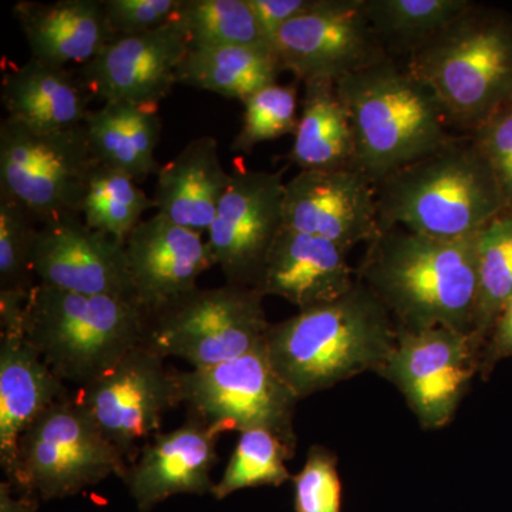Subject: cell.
<instances>
[{"mask_svg": "<svg viewBox=\"0 0 512 512\" xmlns=\"http://www.w3.org/2000/svg\"><path fill=\"white\" fill-rule=\"evenodd\" d=\"M477 237L447 239L394 227L367 244L363 282L397 329L450 328L474 333Z\"/></svg>", "mask_w": 512, "mask_h": 512, "instance_id": "obj_1", "label": "cell"}, {"mask_svg": "<svg viewBox=\"0 0 512 512\" xmlns=\"http://www.w3.org/2000/svg\"><path fill=\"white\" fill-rule=\"evenodd\" d=\"M396 340L392 315L357 279L342 298L271 325L266 353L301 400L363 373L382 372Z\"/></svg>", "mask_w": 512, "mask_h": 512, "instance_id": "obj_2", "label": "cell"}, {"mask_svg": "<svg viewBox=\"0 0 512 512\" xmlns=\"http://www.w3.org/2000/svg\"><path fill=\"white\" fill-rule=\"evenodd\" d=\"M380 231L476 237L507 212L503 192L473 134H454L429 156L377 184Z\"/></svg>", "mask_w": 512, "mask_h": 512, "instance_id": "obj_3", "label": "cell"}, {"mask_svg": "<svg viewBox=\"0 0 512 512\" xmlns=\"http://www.w3.org/2000/svg\"><path fill=\"white\" fill-rule=\"evenodd\" d=\"M336 89L355 130V167L376 185L454 136L430 87L394 56L342 77Z\"/></svg>", "mask_w": 512, "mask_h": 512, "instance_id": "obj_4", "label": "cell"}, {"mask_svg": "<svg viewBox=\"0 0 512 512\" xmlns=\"http://www.w3.org/2000/svg\"><path fill=\"white\" fill-rule=\"evenodd\" d=\"M406 62L451 126L473 134L512 100V16L474 3Z\"/></svg>", "mask_w": 512, "mask_h": 512, "instance_id": "obj_5", "label": "cell"}, {"mask_svg": "<svg viewBox=\"0 0 512 512\" xmlns=\"http://www.w3.org/2000/svg\"><path fill=\"white\" fill-rule=\"evenodd\" d=\"M147 322L140 303L42 284L30 291L25 309L26 340L60 380L77 387L143 345Z\"/></svg>", "mask_w": 512, "mask_h": 512, "instance_id": "obj_6", "label": "cell"}, {"mask_svg": "<svg viewBox=\"0 0 512 512\" xmlns=\"http://www.w3.org/2000/svg\"><path fill=\"white\" fill-rule=\"evenodd\" d=\"M262 293L225 284L185 293L148 315L144 346L205 369L265 348L271 323Z\"/></svg>", "mask_w": 512, "mask_h": 512, "instance_id": "obj_7", "label": "cell"}, {"mask_svg": "<svg viewBox=\"0 0 512 512\" xmlns=\"http://www.w3.org/2000/svg\"><path fill=\"white\" fill-rule=\"evenodd\" d=\"M127 468V458L70 396L40 414L20 437L10 484L40 501L63 500L111 476L123 480Z\"/></svg>", "mask_w": 512, "mask_h": 512, "instance_id": "obj_8", "label": "cell"}, {"mask_svg": "<svg viewBox=\"0 0 512 512\" xmlns=\"http://www.w3.org/2000/svg\"><path fill=\"white\" fill-rule=\"evenodd\" d=\"M96 167L83 124L42 133L9 117L0 123V192L20 202L37 224L82 215Z\"/></svg>", "mask_w": 512, "mask_h": 512, "instance_id": "obj_9", "label": "cell"}, {"mask_svg": "<svg viewBox=\"0 0 512 512\" xmlns=\"http://www.w3.org/2000/svg\"><path fill=\"white\" fill-rule=\"evenodd\" d=\"M181 403L222 433L268 429L296 443L299 399L275 372L265 348L205 369L178 372Z\"/></svg>", "mask_w": 512, "mask_h": 512, "instance_id": "obj_10", "label": "cell"}, {"mask_svg": "<svg viewBox=\"0 0 512 512\" xmlns=\"http://www.w3.org/2000/svg\"><path fill=\"white\" fill-rule=\"evenodd\" d=\"M484 342L450 328L397 329L396 346L379 375L402 392L424 429H443L481 372Z\"/></svg>", "mask_w": 512, "mask_h": 512, "instance_id": "obj_11", "label": "cell"}, {"mask_svg": "<svg viewBox=\"0 0 512 512\" xmlns=\"http://www.w3.org/2000/svg\"><path fill=\"white\" fill-rule=\"evenodd\" d=\"M73 400L128 464L137 458L138 441L157 434L164 414L183 404L178 372L144 345L131 350L109 372L77 387Z\"/></svg>", "mask_w": 512, "mask_h": 512, "instance_id": "obj_12", "label": "cell"}, {"mask_svg": "<svg viewBox=\"0 0 512 512\" xmlns=\"http://www.w3.org/2000/svg\"><path fill=\"white\" fill-rule=\"evenodd\" d=\"M272 49L282 72L301 82H338L389 56L367 18L365 0H316L279 29Z\"/></svg>", "mask_w": 512, "mask_h": 512, "instance_id": "obj_13", "label": "cell"}, {"mask_svg": "<svg viewBox=\"0 0 512 512\" xmlns=\"http://www.w3.org/2000/svg\"><path fill=\"white\" fill-rule=\"evenodd\" d=\"M285 171L239 170L208 229L215 264L227 284L256 288L284 228Z\"/></svg>", "mask_w": 512, "mask_h": 512, "instance_id": "obj_14", "label": "cell"}, {"mask_svg": "<svg viewBox=\"0 0 512 512\" xmlns=\"http://www.w3.org/2000/svg\"><path fill=\"white\" fill-rule=\"evenodd\" d=\"M28 296L0 291V466L9 483L18 466L20 437L40 414L70 397L66 383L26 340Z\"/></svg>", "mask_w": 512, "mask_h": 512, "instance_id": "obj_15", "label": "cell"}, {"mask_svg": "<svg viewBox=\"0 0 512 512\" xmlns=\"http://www.w3.org/2000/svg\"><path fill=\"white\" fill-rule=\"evenodd\" d=\"M190 50V39L177 19L151 32L117 36L80 66L77 77L90 97L126 101L157 109L178 84V67Z\"/></svg>", "mask_w": 512, "mask_h": 512, "instance_id": "obj_16", "label": "cell"}, {"mask_svg": "<svg viewBox=\"0 0 512 512\" xmlns=\"http://www.w3.org/2000/svg\"><path fill=\"white\" fill-rule=\"evenodd\" d=\"M33 272L37 284L60 291L137 302L126 244L90 228L82 215L40 225L33 248Z\"/></svg>", "mask_w": 512, "mask_h": 512, "instance_id": "obj_17", "label": "cell"}, {"mask_svg": "<svg viewBox=\"0 0 512 512\" xmlns=\"http://www.w3.org/2000/svg\"><path fill=\"white\" fill-rule=\"evenodd\" d=\"M284 227L350 251L380 234L377 185L356 167L299 171L285 184Z\"/></svg>", "mask_w": 512, "mask_h": 512, "instance_id": "obj_18", "label": "cell"}, {"mask_svg": "<svg viewBox=\"0 0 512 512\" xmlns=\"http://www.w3.org/2000/svg\"><path fill=\"white\" fill-rule=\"evenodd\" d=\"M221 434L217 426L191 414L178 429L157 433L123 477L138 510L151 511L175 494H211Z\"/></svg>", "mask_w": 512, "mask_h": 512, "instance_id": "obj_19", "label": "cell"}, {"mask_svg": "<svg viewBox=\"0 0 512 512\" xmlns=\"http://www.w3.org/2000/svg\"><path fill=\"white\" fill-rule=\"evenodd\" d=\"M126 254L137 302L148 315L198 288L200 276L217 266L201 234L157 212L131 232Z\"/></svg>", "mask_w": 512, "mask_h": 512, "instance_id": "obj_20", "label": "cell"}, {"mask_svg": "<svg viewBox=\"0 0 512 512\" xmlns=\"http://www.w3.org/2000/svg\"><path fill=\"white\" fill-rule=\"evenodd\" d=\"M348 252L326 239L284 227L255 289L285 299L299 311L336 301L357 282Z\"/></svg>", "mask_w": 512, "mask_h": 512, "instance_id": "obj_21", "label": "cell"}, {"mask_svg": "<svg viewBox=\"0 0 512 512\" xmlns=\"http://www.w3.org/2000/svg\"><path fill=\"white\" fill-rule=\"evenodd\" d=\"M13 16L33 59L53 66H83L117 37L103 0H20L13 6Z\"/></svg>", "mask_w": 512, "mask_h": 512, "instance_id": "obj_22", "label": "cell"}, {"mask_svg": "<svg viewBox=\"0 0 512 512\" xmlns=\"http://www.w3.org/2000/svg\"><path fill=\"white\" fill-rule=\"evenodd\" d=\"M231 180L218 141L212 136L195 138L158 170L156 212L202 235L214 222Z\"/></svg>", "mask_w": 512, "mask_h": 512, "instance_id": "obj_23", "label": "cell"}, {"mask_svg": "<svg viewBox=\"0 0 512 512\" xmlns=\"http://www.w3.org/2000/svg\"><path fill=\"white\" fill-rule=\"evenodd\" d=\"M89 101L83 83L67 67L30 57L3 74L6 117L42 133L82 126L90 111Z\"/></svg>", "mask_w": 512, "mask_h": 512, "instance_id": "obj_24", "label": "cell"}, {"mask_svg": "<svg viewBox=\"0 0 512 512\" xmlns=\"http://www.w3.org/2000/svg\"><path fill=\"white\" fill-rule=\"evenodd\" d=\"M83 126L97 164L123 171L136 181L160 170L156 150L161 119L157 109L111 101L99 110H90Z\"/></svg>", "mask_w": 512, "mask_h": 512, "instance_id": "obj_25", "label": "cell"}, {"mask_svg": "<svg viewBox=\"0 0 512 512\" xmlns=\"http://www.w3.org/2000/svg\"><path fill=\"white\" fill-rule=\"evenodd\" d=\"M303 86L302 114L289 161L301 171L355 167V130L336 82L316 79Z\"/></svg>", "mask_w": 512, "mask_h": 512, "instance_id": "obj_26", "label": "cell"}, {"mask_svg": "<svg viewBox=\"0 0 512 512\" xmlns=\"http://www.w3.org/2000/svg\"><path fill=\"white\" fill-rule=\"evenodd\" d=\"M282 69L274 50L247 46L190 47L178 67V84L245 103L278 83Z\"/></svg>", "mask_w": 512, "mask_h": 512, "instance_id": "obj_27", "label": "cell"}, {"mask_svg": "<svg viewBox=\"0 0 512 512\" xmlns=\"http://www.w3.org/2000/svg\"><path fill=\"white\" fill-rule=\"evenodd\" d=\"M367 18L387 55L414 50L456 22L474 5L470 0H365Z\"/></svg>", "mask_w": 512, "mask_h": 512, "instance_id": "obj_28", "label": "cell"}, {"mask_svg": "<svg viewBox=\"0 0 512 512\" xmlns=\"http://www.w3.org/2000/svg\"><path fill=\"white\" fill-rule=\"evenodd\" d=\"M153 208L156 210V202L134 178L97 164L84 195L82 215L90 228L126 244L143 215Z\"/></svg>", "mask_w": 512, "mask_h": 512, "instance_id": "obj_29", "label": "cell"}, {"mask_svg": "<svg viewBox=\"0 0 512 512\" xmlns=\"http://www.w3.org/2000/svg\"><path fill=\"white\" fill-rule=\"evenodd\" d=\"M178 22L190 47L247 46L272 49L248 0H183Z\"/></svg>", "mask_w": 512, "mask_h": 512, "instance_id": "obj_30", "label": "cell"}, {"mask_svg": "<svg viewBox=\"0 0 512 512\" xmlns=\"http://www.w3.org/2000/svg\"><path fill=\"white\" fill-rule=\"evenodd\" d=\"M239 434L224 476L212 490L215 500H225L247 488L281 487L292 480L285 463L295 454L296 443L268 429H252Z\"/></svg>", "mask_w": 512, "mask_h": 512, "instance_id": "obj_31", "label": "cell"}, {"mask_svg": "<svg viewBox=\"0 0 512 512\" xmlns=\"http://www.w3.org/2000/svg\"><path fill=\"white\" fill-rule=\"evenodd\" d=\"M478 295L474 335L485 342L512 296V215L504 212L478 234Z\"/></svg>", "mask_w": 512, "mask_h": 512, "instance_id": "obj_32", "label": "cell"}, {"mask_svg": "<svg viewBox=\"0 0 512 512\" xmlns=\"http://www.w3.org/2000/svg\"><path fill=\"white\" fill-rule=\"evenodd\" d=\"M36 224L20 202L0 192V291L29 293L35 288Z\"/></svg>", "mask_w": 512, "mask_h": 512, "instance_id": "obj_33", "label": "cell"}, {"mask_svg": "<svg viewBox=\"0 0 512 512\" xmlns=\"http://www.w3.org/2000/svg\"><path fill=\"white\" fill-rule=\"evenodd\" d=\"M244 119L232 150L251 154L256 146L293 134L298 128V89L293 84H272L244 103Z\"/></svg>", "mask_w": 512, "mask_h": 512, "instance_id": "obj_34", "label": "cell"}, {"mask_svg": "<svg viewBox=\"0 0 512 512\" xmlns=\"http://www.w3.org/2000/svg\"><path fill=\"white\" fill-rule=\"evenodd\" d=\"M296 512H342L338 458L323 446L309 448L305 466L292 476Z\"/></svg>", "mask_w": 512, "mask_h": 512, "instance_id": "obj_35", "label": "cell"}, {"mask_svg": "<svg viewBox=\"0 0 512 512\" xmlns=\"http://www.w3.org/2000/svg\"><path fill=\"white\" fill-rule=\"evenodd\" d=\"M473 137L490 163L505 208L512 215V100L474 131Z\"/></svg>", "mask_w": 512, "mask_h": 512, "instance_id": "obj_36", "label": "cell"}, {"mask_svg": "<svg viewBox=\"0 0 512 512\" xmlns=\"http://www.w3.org/2000/svg\"><path fill=\"white\" fill-rule=\"evenodd\" d=\"M183 0H103L117 36L140 35L174 22Z\"/></svg>", "mask_w": 512, "mask_h": 512, "instance_id": "obj_37", "label": "cell"}, {"mask_svg": "<svg viewBox=\"0 0 512 512\" xmlns=\"http://www.w3.org/2000/svg\"><path fill=\"white\" fill-rule=\"evenodd\" d=\"M512 360V296L495 318L481 356V377L487 379L495 366L503 360Z\"/></svg>", "mask_w": 512, "mask_h": 512, "instance_id": "obj_38", "label": "cell"}, {"mask_svg": "<svg viewBox=\"0 0 512 512\" xmlns=\"http://www.w3.org/2000/svg\"><path fill=\"white\" fill-rule=\"evenodd\" d=\"M248 3L272 45L279 29L311 10L316 0H248Z\"/></svg>", "mask_w": 512, "mask_h": 512, "instance_id": "obj_39", "label": "cell"}, {"mask_svg": "<svg viewBox=\"0 0 512 512\" xmlns=\"http://www.w3.org/2000/svg\"><path fill=\"white\" fill-rule=\"evenodd\" d=\"M39 504V498L16 493L8 481L0 484V512H36Z\"/></svg>", "mask_w": 512, "mask_h": 512, "instance_id": "obj_40", "label": "cell"}]
</instances>
